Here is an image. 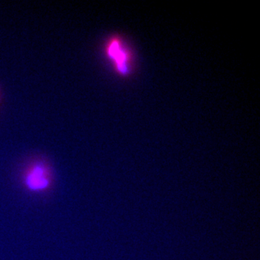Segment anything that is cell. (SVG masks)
Masks as SVG:
<instances>
[{"label":"cell","mask_w":260,"mask_h":260,"mask_svg":"<svg viewBox=\"0 0 260 260\" xmlns=\"http://www.w3.org/2000/svg\"><path fill=\"white\" fill-rule=\"evenodd\" d=\"M20 180L24 189L28 192L46 194L54 186V174L49 162L43 159H35L24 169Z\"/></svg>","instance_id":"6da1fadb"},{"label":"cell","mask_w":260,"mask_h":260,"mask_svg":"<svg viewBox=\"0 0 260 260\" xmlns=\"http://www.w3.org/2000/svg\"><path fill=\"white\" fill-rule=\"evenodd\" d=\"M106 53L119 75L126 76L129 74L132 56L120 38L113 37L108 42Z\"/></svg>","instance_id":"7a4b0ae2"}]
</instances>
